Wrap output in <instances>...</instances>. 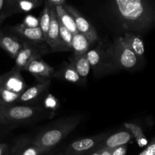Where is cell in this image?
<instances>
[{
	"instance_id": "6da1fadb",
	"label": "cell",
	"mask_w": 155,
	"mask_h": 155,
	"mask_svg": "<svg viewBox=\"0 0 155 155\" xmlns=\"http://www.w3.org/2000/svg\"><path fill=\"white\" fill-rule=\"evenodd\" d=\"M113 8L129 31H144L155 21L153 0H113Z\"/></svg>"
},
{
	"instance_id": "7a4b0ae2",
	"label": "cell",
	"mask_w": 155,
	"mask_h": 155,
	"mask_svg": "<svg viewBox=\"0 0 155 155\" xmlns=\"http://www.w3.org/2000/svg\"><path fill=\"white\" fill-rule=\"evenodd\" d=\"M82 119L81 115L64 116L44 128L33 138V141L46 152L50 151L74 130Z\"/></svg>"
},
{
	"instance_id": "3957f363",
	"label": "cell",
	"mask_w": 155,
	"mask_h": 155,
	"mask_svg": "<svg viewBox=\"0 0 155 155\" xmlns=\"http://www.w3.org/2000/svg\"><path fill=\"white\" fill-rule=\"evenodd\" d=\"M2 114L14 125H26L36 123L53 118L55 112L43 106L34 105H9L2 106L0 108Z\"/></svg>"
},
{
	"instance_id": "277c9868",
	"label": "cell",
	"mask_w": 155,
	"mask_h": 155,
	"mask_svg": "<svg viewBox=\"0 0 155 155\" xmlns=\"http://www.w3.org/2000/svg\"><path fill=\"white\" fill-rule=\"evenodd\" d=\"M114 71L132 69L138 62V56L125 43L123 37L115 40L113 45L107 50Z\"/></svg>"
},
{
	"instance_id": "5b68a950",
	"label": "cell",
	"mask_w": 155,
	"mask_h": 155,
	"mask_svg": "<svg viewBox=\"0 0 155 155\" xmlns=\"http://www.w3.org/2000/svg\"><path fill=\"white\" fill-rule=\"evenodd\" d=\"M86 56L95 77L114 71L108 51L104 50L101 42L98 43L97 47L90 49L86 53Z\"/></svg>"
},
{
	"instance_id": "8992f818",
	"label": "cell",
	"mask_w": 155,
	"mask_h": 155,
	"mask_svg": "<svg viewBox=\"0 0 155 155\" xmlns=\"http://www.w3.org/2000/svg\"><path fill=\"white\" fill-rule=\"evenodd\" d=\"M23 42V48L15 57V67L20 71H25L27 65L35 59H41L49 53L47 45L44 44H31Z\"/></svg>"
},
{
	"instance_id": "52a82bcc",
	"label": "cell",
	"mask_w": 155,
	"mask_h": 155,
	"mask_svg": "<svg viewBox=\"0 0 155 155\" xmlns=\"http://www.w3.org/2000/svg\"><path fill=\"white\" fill-rule=\"evenodd\" d=\"M109 135L110 132H103L93 136L75 140L69 144L65 155H84L89 152L95 151L97 147Z\"/></svg>"
},
{
	"instance_id": "ba28073f",
	"label": "cell",
	"mask_w": 155,
	"mask_h": 155,
	"mask_svg": "<svg viewBox=\"0 0 155 155\" xmlns=\"http://www.w3.org/2000/svg\"><path fill=\"white\" fill-rule=\"evenodd\" d=\"M62 5L74 19L78 31L85 36L91 45L98 42L97 33L96 29L92 26L91 24L74 7L65 3H64Z\"/></svg>"
},
{
	"instance_id": "9c48e42d",
	"label": "cell",
	"mask_w": 155,
	"mask_h": 155,
	"mask_svg": "<svg viewBox=\"0 0 155 155\" xmlns=\"http://www.w3.org/2000/svg\"><path fill=\"white\" fill-rule=\"evenodd\" d=\"M50 83L51 79L43 82H39L38 84L27 88L21 94L17 104L34 105L41 100H44V97L47 94Z\"/></svg>"
},
{
	"instance_id": "30bf717a",
	"label": "cell",
	"mask_w": 155,
	"mask_h": 155,
	"mask_svg": "<svg viewBox=\"0 0 155 155\" xmlns=\"http://www.w3.org/2000/svg\"><path fill=\"white\" fill-rule=\"evenodd\" d=\"M9 31L17 36L22 41L31 44H44L45 37L40 27L28 28L22 24L9 27Z\"/></svg>"
},
{
	"instance_id": "8fae6325",
	"label": "cell",
	"mask_w": 155,
	"mask_h": 155,
	"mask_svg": "<svg viewBox=\"0 0 155 155\" xmlns=\"http://www.w3.org/2000/svg\"><path fill=\"white\" fill-rule=\"evenodd\" d=\"M51 18L49 27L48 32L46 37V43L48 44L53 52H65L67 51L60 37L59 33V24L56 17V11L54 7L51 8Z\"/></svg>"
},
{
	"instance_id": "7c38bea8",
	"label": "cell",
	"mask_w": 155,
	"mask_h": 155,
	"mask_svg": "<svg viewBox=\"0 0 155 155\" xmlns=\"http://www.w3.org/2000/svg\"><path fill=\"white\" fill-rule=\"evenodd\" d=\"M21 71L14 67L8 72L0 74V86L21 94L27 89V84Z\"/></svg>"
},
{
	"instance_id": "4fadbf2b",
	"label": "cell",
	"mask_w": 155,
	"mask_h": 155,
	"mask_svg": "<svg viewBox=\"0 0 155 155\" xmlns=\"http://www.w3.org/2000/svg\"><path fill=\"white\" fill-rule=\"evenodd\" d=\"M25 71L31 73L39 82H43L53 78L56 69L41 59H38L30 62Z\"/></svg>"
},
{
	"instance_id": "5bb4252c",
	"label": "cell",
	"mask_w": 155,
	"mask_h": 155,
	"mask_svg": "<svg viewBox=\"0 0 155 155\" xmlns=\"http://www.w3.org/2000/svg\"><path fill=\"white\" fill-rule=\"evenodd\" d=\"M12 151L14 155H41L47 153L45 150L34 142L31 138H17L12 144Z\"/></svg>"
},
{
	"instance_id": "9a60e30c",
	"label": "cell",
	"mask_w": 155,
	"mask_h": 155,
	"mask_svg": "<svg viewBox=\"0 0 155 155\" xmlns=\"http://www.w3.org/2000/svg\"><path fill=\"white\" fill-rule=\"evenodd\" d=\"M0 47L15 59L23 48V42L15 34L0 30Z\"/></svg>"
},
{
	"instance_id": "2e32d148",
	"label": "cell",
	"mask_w": 155,
	"mask_h": 155,
	"mask_svg": "<svg viewBox=\"0 0 155 155\" xmlns=\"http://www.w3.org/2000/svg\"><path fill=\"white\" fill-rule=\"evenodd\" d=\"M53 78L76 84H84L85 83L73 65L68 62H63L59 65L55 71Z\"/></svg>"
},
{
	"instance_id": "e0dca14e",
	"label": "cell",
	"mask_w": 155,
	"mask_h": 155,
	"mask_svg": "<svg viewBox=\"0 0 155 155\" xmlns=\"http://www.w3.org/2000/svg\"><path fill=\"white\" fill-rule=\"evenodd\" d=\"M132 134L128 130L120 131L106 138L97 147L95 150L99 149H113L122 145H126L132 140Z\"/></svg>"
},
{
	"instance_id": "ac0fdd59",
	"label": "cell",
	"mask_w": 155,
	"mask_h": 155,
	"mask_svg": "<svg viewBox=\"0 0 155 155\" xmlns=\"http://www.w3.org/2000/svg\"><path fill=\"white\" fill-rule=\"evenodd\" d=\"M69 62L73 65L81 78L86 81L90 70L91 69L86 55H74L69 57Z\"/></svg>"
},
{
	"instance_id": "d6986e66",
	"label": "cell",
	"mask_w": 155,
	"mask_h": 155,
	"mask_svg": "<svg viewBox=\"0 0 155 155\" xmlns=\"http://www.w3.org/2000/svg\"><path fill=\"white\" fill-rule=\"evenodd\" d=\"M125 43L134 52L138 58H142L144 54V46L139 36L132 32H127L123 37Z\"/></svg>"
},
{
	"instance_id": "ffe728a7",
	"label": "cell",
	"mask_w": 155,
	"mask_h": 155,
	"mask_svg": "<svg viewBox=\"0 0 155 155\" xmlns=\"http://www.w3.org/2000/svg\"><path fill=\"white\" fill-rule=\"evenodd\" d=\"M54 8L55 11H56V17H57L59 23L62 24L73 34L78 33L74 19L71 17V15L65 10L63 5H57V6H55Z\"/></svg>"
},
{
	"instance_id": "44dd1931",
	"label": "cell",
	"mask_w": 155,
	"mask_h": 155,
	"mask_svg": "<svg viewBox=\"0 0 155 155\" xmlns=\"http://www.w3.org/2000/svg\"><path fill=\"white\" fill-rule=\"evenodd\" d=\"M91 49V44L85 36L81 33L73 34L71 51L74 55H86Z\"/></svg>"
},
{
	"instance_id": "7402d4cb",
	"label": "cell",
	"mask_w": 155,
	"mask_h": 155,
	"mask_svg": "<svg viewBox=\"0 0 155 155\" xmlns=\"http://www.w3.org/2000/svg\"><path fill=\"white\" fill-rule=\"evenodd\" d=\"M124 126L126 129V130L129 131L132 134V136L135 138V139L136 140L137 144H138L139 147H142L147 145V138H146L142 129H141V127L138 125L135 124V123H124Z\"/></svg>"
},
{
	"instance_id": "603a6c76",
	"label": "cell",
	"mask_w": 155,
	"mask_h": 155,
	"mask_svg": "<svg viewBox=\"0 0 155 155\" xmlns=\"http://www.w3.org/2000/svg\"><path fill=\"white\" fill-rule=\"evenodd\" d=\"M21 94L0 86V101L2 106L15 105L18 104Z\"/></svg>"
},
{
	"instance_id": "cb8c5ba5",
	"label": "cell",
	"mask_w": 155,
	"mask_h": 155,
	"mask_svg": "<svg viewBox=\"0 0 155 155\" xmlns=\"http://www.w3.org/2000/svg\"><path fill=\"white\" fill-rule=\"evenodd\" d=\"M43 0H17L15 4V13L28 12L40 6Z\"/></svg>"
},
{
	"instance_id": "d4e9b609",
	"label": "cell",
	"mask_w": 155,
	"mask_h": 155,
	"mask_svg": "<svg viewBox=\"0 0 155 155\" xmlns=\"http://www.w3.org/2000/svg\"><path fill=\"white\" fill-rule=\"evenodd\" d=\"M51 8L52 7L50 5L45 3V6H44V9H43L42 12L41 14V17H40V19H39V26H40L41 29L42 30L43 34H44V37H45V41L50 24Z\"/></svg>"
},
{
	"instance_id": "484cf974",
	"label": "cell",
	"mask_w": 155,
	"mask_h": 155,
	"mask_svg": "<svg viewBox=\"0 0 155 155\" xmlns=\"http://www.w3.org/2000/svg\"><path fill=\"white\" fill-rule=\"evenodd\" d=\"M59 24L61 40H62L65 47L66 48L67 51H71V42H72L73 34L71 32H70L62 24H60L59 22Z\"/></svg>"
},
{
	"instance_id": "4316f807",
	"label": "cell",
	"mask_w": 155,
	"mask_h": 155,
	"mask_svg": "<svg viewBox=\"0 0 155 155\" xmlns=\"http://www.w3.org/2000/svg\"><path fill=\"white\" fill-rule=\"evenodd\" d=\"M17 0H0V15H9L15 13V4Z\"/></svg>"
},
{
	"instance_id": "83f0119b",
	"label": "cell",
	"mask_w": 155,
	"mask_h": 155,
	"mask_svg": "<svg viewBox=\"0 0 155 155\" xmlns=\"http://www.w3.org/2000/svg\"><path fill=\"white\" fill-rule=\"evenodd\" d=\"M43 101H44V106H43V107L48 109V110L55 111L56 109L59 108V101H58V100L56 99L53 95L50 94H47L44 97Z\"/></svg>"
},
{
	"instance_id": "f1b7e54d",
	"label": "cell",
	"mask_w": 155,
	"mask_h": 155,
	"mask_svg": "<svg viewBox=\"0 0 155 155\" xmlns=\"http://www.w3.org/2000/svg\"><path fill=\"white\" fill-rule=\"evenodd\" d=\"M14 126V125L0 111V131L8 132V130L12 129Z\"/></svg>"
},
{
	"instance_id": "f546056e",
	"label": "cell",
	"mask_w": 155,
	"mask_h": 155,
	"mask_svg": "<svg viewBox=\"0 0 155 155\" xmlns=\"http://www.w3.org/2000/svg\"><path fill=\"white\" fill-rule=\"evenodd\" d=\"M22 25L28 28H37L39 26V19L33 15H27L24 19Z\"/></svg>"
},
{
	"instance_id": "4dcf8cb0",
	"label": "cell",
	"mask_w": 155,
	"mask_h": 155,
	"mask_svg": "<svg viewBox=\"0 0 155 155\" xmlns=\"http://www.w3.org/2000/svg\"><path fill=\"white\" fill-rule=\"evenodd\" d=\"M0 155H14L12 144L0 141Z\"/></svg>"
},
{
	"instance_id": "1f68e13d",
	"label": "cell",
	"mask_w": 155,
	"mask_h": 155,
	"mask_svg": "<svg viewBox=\"0 0 155 155\" xmlns=\"http://www.w3.org/2000/svg\"><path fill=\"white\" fill-rule=\"evenodd\" d=\"M138 155H155V138Z\"/></svg>"
},
{
	"instance_id": "d6a6232c",
	"label": "cell",
	"mask_w": 155,
	"mask_h": 155,
	"mask_svg": "<svg viewBox=\"0 0 155 155\" xmlns=\"http://www.w3.org/2000/svg\"><path fill=\"white\" fill-rule=\"evenodd\" d=\"M126 151H127V146L126 144L112 149L110 155H126Z\"/></svg>"
},
{
	"instance_id": "836d02e7",
	"label": "cell",
	"mask_w": 155,
	"mask_h": 155,
	"mask_svg": "<svg viewBox=\"0 0 155 155\" xmlns=\"http://www.w3.org/2000/svg\"><path fill=\"white\" fill-rule=\"evenodd\" d=\"M45 3L51 7L62 5L65 3V0H45Z\"/></svg>"
},
{
	"instance_id": "e575fe53",
	"label": "cell",
	"mask_w": 155,
	"mask_h": 155,
	"mask_svg": "<svg viewBox=\"0 0 155 155\" xmlns=\"http://www.w3.org/2000/svg\"><path fill=\"white\" fill-rule=\"evenodd\" d=\"M8 17H10L9 15H6V14L0 15V26H1V25H2V22H3L5 19L8 18Z\"/></svg>"
},
{
	"instance_id": "d590c367",
	"label": "cell",
	"mask_w": 155,
	"mask_h": 155,
	"mask_svg": "<svg viewBox=\"0 0 155 155\" xmlns=\"http://www.w3.org/2000/svg\"><path fill=\"white\" fill-rule=\"evenodd\" d=\"M102 152H103V149H99V150H95V151L92 152V153L89 155H101L102 154Z\"/></svg>"
},
{
	"instance_id": "8d00e7d4",
	"label": "cell",
	"mask_w": 155,
	"mask_h": 155,
	"mask_svg": "<svg viewBox=\"0 0 155 155\" xmlns=\"http://www.w3.org/2000/svg\"><path fill=\"white\" fill-rule=\"evenodd\" d=\"M5 133H6V132H2V131H0V141H1V140H2V137H3V135H5Z\"/></svg>"
},
{
	"instance_id": "74e56055",
	"label": "cell",
	"mask_w": 155,
	"mask_h": 155,
	"mask_svg": "<svg viewBox=\"0 0 155 155\" xmlns=\"http://www.w3.org/2000/svg\"><path fill=\"white\" fill-rule=\"evenodd\" d=\"M2 107V103L0 102V108H1Z\"/></svg>"
},
{
	"instance_id": "f35d334b",
	"label": "cell",
	"mask_w": 155,
	"mask_h": 155,
	"mask_svg": "<svg viewBox=\"0 0 155 155\" xmlns=\"http://www.w3.org/2000/svg\"><path fill=\"white\" fill-rule=\"evenodd\" d=\"M58 155H63V153H59V154H58Z\"/></svg>"
},
{
	"instance_id": "ab89813d",
	"label": "cell",
	"mask_w": 155,
	"mask_h": 155,
	"mask_svg": "<svg viewBox=\"0 0 155 155\" xmlns=\"http://www.w3.org/2000/svg\"><path fill=\"white\" fill-rule=\"evenodd\" d=\"M0 102H1V101H0Z\"/></svg>"
}]
</instances>
